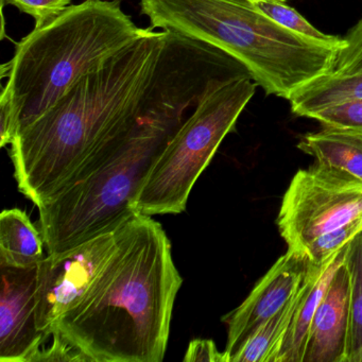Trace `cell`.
<instances>
[{"label":"cell","mask_w":362,"mask_h":362,"mask_svg":"<svg viewBox=\"0 0 362 362\" xmlns=\"http://www.w3.org/2000/svg\"><path fill=\"white\" fill-rule=\"evenodd\" d=\"M240 69L218 48L167 31L134 111L73 181L39 207L37 226L48 254L113 232L139 214L135 201L167 144L200 101Z\"/></svg>","instance_id":"obj_1"},{"label":"cell","mask_w":362,"mask_h":362,"mask_svg":"<svg viewBox=\"0 0 362 362\" xmlns=\"http://www.w3.org/2000/svg\"><path fill=\"white\" fill-rule=\"evenodd\" d=\"M117 245L83 298L52 328L90 362H160L183 284L170 239L151 216L116 230Z\"/></svg>","instance_id":"obj_2"},{"label":"cell","mask_w":362,"mask_h":362,"mask_svg":"<svg viewBox=\"0 0 362 362\" xmlns=\"http://www.w3.org/2000/svg\"><path fill=\"white\" fill-rule=\"evenodd\" d=\"M167 31L150 30L79 78L12 141L18 189L39 209L66 187L139 105Z\"/></svg>","instance_id":"obj_3"},{"label":"cell","mask_w":362,"mask_h":362,"mask_svg":"<svg viewBox=\"0 0 362 362\" xmlns=\"http://www.w3.org/2000/svg\"><path fill=\"white\" fill-rule=\"evenodd\" d=\"M151 28L214 46L238 62L267 95L291 98L332 73L339 48L300 37L247 0H139Z\"/></svg>","instance_id":"obj_4"},{"label":"cell","mask_w":362,"mask_h":362,"mask_svg":"<svg viewBox=\"0 0 362 362\" xmlns=\"http://www.w3.org/2000/svg\"><path fill=\"white\" fill-rule=\"evenodd\" d=\"M149 30L133 23L120 0H84L35 27L16 45L4 88L18 134L56 105L81 76Z\"/></svg>","instance_id":"obj_5"},{"label":"cell","mask_w":362,"mask_h":362,"mask_svg":"<svg viewBox=\"0 0 362 362\" xmlns=\"http://www.w3.org/2000/svg\"><path fill=\"white\" fill-rule=\"evenodd\" d=\"M257 86L243 71L224 80L200 101L152 166L135 201L136 213L152 217L185 211L194 184L234 130Z\"/></svg>","instance_id":"obj_6"},{"label":"cell","mask_w":362,"mask_h":362,"mask_svg":"<svg viewBox=\"0 0 362 362\" xmlns=\"http://www.w3.org/2000/svg\"><path fill=\"white\" fill-rule=\"evenodd\" d=\"M362 218V184L311 166L298 170L277 219L288 250L303 256L317 237Z\"/></svg>","instance_id":"obj_7"},{"label":"cell","mask_w":362,"mask_h":362,"mask_svg":"<svg viewBox=\"0 0 362 362\" xmlns=\"http://www.w3.org/2000/svg\"><path fill=\"white\" fill-rule=\"evenodd\" d=\"M117 233H105L60 253L48 254L37 266L35 317L37 328L52 334L54 324L83 298L109 262Z\"/></svg>","instance_id":"obj_8"},{"label":"cell","mask_w":362,"mask_h":362,"mask_svg":"<svg viewBox=\"0 0 362 362\" xmlns=\"http://www.w3.org/2000/svg\"><path fill=\"white\" fill-rule=\"evenodd\" d=\"M306 259L288 250L256 284L247 298L222 322L228 325L226 351L228 359L260 325L279 313L296 293L304 281Z\"/></svg>","instance_id":"obj_9"},{"label":"cell","mask_w":362,"mask_h":362,"mask_svg":"<svg viewBox=\"0 0 362 362\" xmlns=\"http://www.w3.org/2000/svg\"><path fill=\"white\" fill-rule=\"evenodd\" d=\"M0 362H30L52 334L37 328V266L0 267Z\"/></svg>","instance_id":"obj_10"},{"label":"cell","mask_w":362,"mask_h":362,"mask_svg":"<svg viewBox=\"0 0 362 362\" xmlns=\"http://www.w3.org/2000/svg\"><path fill=\"white\" fill-rule=\"evenodd\" d=\"M351 323V277L339 267L311 322L302 362H345Z\"/></svg>","instance_id":"obj_11"},{"label":"cell","mask_w":362,"mask_h":362,"mask_svg":"<svg viewBox=\"0 0 362 362\" xmlns=\"http://www.w3.org/2000/svg\"><path fill=\"white\" fill-rule=\"evenodd\" d=\"M298 148L315 158L313 166L362 184V132L322 128L303 135Z\"/></svg>","instance_id":"obj_12"},{"label":"cell","mask_w":362,"mask_h":362,"mask_svg":"<svg viewBox=\"0 0 362 362\" xmlns=\"http://www.w3.org/2000/svg\"><path fill=\"white\" fill-rule=\"evenodd\" d=\"M347 245L332 258L321 272L317 274L305 273L291 322L284 336L274 362H302L307 334L315 310L329 287L334 273L345 262Z\"/></svg>","instance_id":"obj_13"},{"label":"cell","mask_w":362,"mask_h":362,"mask_svg":"<svg viewBox=\"0 0 362 362\" xmlns=\"http://www.w3.org/2000/svg\"><path fill=\"white\" fill-rule=\"evenodd\" d=\"M41 230L18 209L0 215V267L31 268L46 258Z\"/></svg>","instance_id":"obj_14"},{"label":"cell","mask_w":362,"mask_h":362,"mask_svg":"<svg viewBox=\"0 0 362 362\" xmlns=\"http://www.w3.org/2000/svg\"><path fill=\"white\" fill-rule=\"evenodd\" d=\"M356 100H362V71L322 76L294 93L289 103L292 113L313 118L328 107Z\"/></svg>","instance_id":"obj_15"},{"label":"cell","mask_w":362,"mask_h":362,"mask_svg":"<svg viewBox=\"0 0 362 362\" xmlns=\"http://www.w3.org/2000/svg\"><path fill=\"white\" fill-rule=\"evenodd\" d=\"M298 294L300 289L279 313L251 334L233 356L230 362H274L284 336L291 322Z\"/></svg>","instance_id":"obj_16"},{"label":"cell","mask_w":362,"mask_h":362,"mask_svg":"<svg viewBox=\"0 0 362 362\" xmlns=\"http://www.w3.org/2000/svg\"><path fill=\"white\" fill-rule=\"evenodd\" d=\"M351 277V323L345 362H362V232L347 245Z\"/></svg>","instance_id":"obj_17"},{"label":"cell","mask_w":362,"mask_h":362,"mask_svg":"<svg viewBox=\"0 0 362 362\" xmlns=\"http://www.w3.org/2000/svg\"><path fill=\"white\" fill-rule=\"evenodd\" d=\"M362 232V218L317 237L305 250L306 273L317 274L332 262V258Z\"/></svg>","instance_id":"obj_18"},{"label":"cell","mask_w":362,"mask_h":362,"mask_svg":"<svg viewBox=\"0 0 362 362\" xmlns=\"http://www.w3.org/2000/svg\"><path fill=\"white\" fill-rule=\"evenodd\" d=\"M255 5L271 20L300 37L327 44L339 49H342L345 46L344 40L322 33L313 26L304 16H300L296 10L289 7L287 4L279 5V4L258 3Z\"/></svg>","instance_id":"obj_19"},{"label":"cell","mask_w":362,"mask_h":362,"mask_svg":"<svg viewBox=\"0 0 362 362\" xmlns=\"http://www.w3.org/2000/svg\"><path fill=\"white\" fill-rule=\"evenodd\" d=\"M313 119L320 122L322 128L362 132V100L349 101L328 107L315 114Z\"/></svg>","instance_id":"obj_20"},{"label":"cell","mask_w":362,"mask_h":362,"mask_svg":"<svg viewBox=\"0 0 362 362\" xmlns=\"http://www.w3.org/2000/svg\"><path fill=\"white\" fill-rule=\"evenodd\" d=\"M345 46L337 54L332 73L351 75L362 71V18L346 33Z\"/></svg>","instance_id":"obj_21"},{"label":"cell","mask_w":362,"mask_h":362,"mask_svg":"<svg viewBox=\"0 0 362 362\" xmlns=\"http://www.w3.org/2000/svg\"><path fill=\"white\" fill-rule=\"evenodd\" d=\"M71 0H1V7L14 6L35 21V27L43 26L60 16L71 6Z\"/></svg>","instance_id":"obj_22"},{"label":"cell","mask_w":362,"mask_h":362,"mask_svg":"<svg viewBox=\"0 0 362 362\" xmlns=\"http://www.w3.org/2000/svg\"><path fill=\"white\" fill-rule=\"evenodd\" d=\"M52 342L49 347L45 344L33 356L30 362H90L81 351L67 342L58 332H52Z\"/></svg>","instance_id":"obj_23"},{"label":"cell","mask_w":362,"mask_h":362,"mask_svg":"<svg viewBox=\"0 0 362 362\" xmlns=\"http://www.w3.org/2000/svg\"><path fill=\"white\" fill-rule=\"evenodd\" d=\"M184 362H230L226 351H220L209 339H194L190 341L183 358Z\"/></svg>","instance_id":"obj_24"},{"label":"cell","mask_w":362,"mask_h":362,"mask_svg":"<svg viewBox=\"0 0 362 362\" xmlns=\"http://www.w3.org/2000/svg\"><path fill=\"white\" fill-rule=\"evenodd\" d=\"M18 135V122L7 90L3 88L0 96V146L11 145Z\"/></svg>","instance_id":"obj_25"},{"label":"cell","mask_w":362,"mask_h":362,"mask_svg":"<svg viewBox=\"0 0 362 362\" xmlns=\"http://www.w3.org/2000/svg\"><path fill=\"white\" fill-rule=\"evenodd\" d=\"M247 1H251V3L253 4L270 3L279 4V5H283V4H287V0H247Z\"/></svg>","instance_id":"obj_26"}]
</instances>
